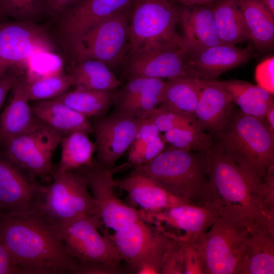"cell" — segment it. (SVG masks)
Here are the masks:
<instances>
[{"instance_id": "obj_33", "label": "cell", "mask_w": 274, "mask_h": 274, "mask_svg": "<svg viewBox=\"0 0 274 274\" xmlns=\"http://www.w3.org/2000/svg\"><path fill=\"white\" fill-rule=\"evenodd\" d=\"M113 91L75 88L55 99L87 117H99L114 104Z\"/></svg>"}, {"instance_id": "obj_21", "label": "cell", "mask_w": 274, "mask_h": 274, "mask_svg": "<svg viewBox=\"0 0 274 274\" xmlns=\"http://www.w3.org/2000/svg\"><path fill=\"white\" fill-rule=\"evenodd\" d=\"M234 103L229 93L217 80L200 79L196 121L212 136L225 127L232 113Z\"/></svg>"}, {"instance_id": "obj_41", "label": "cell", "mask_w": 274, "mask_h": 274, "mask_svg": "<svg viewBox=\"0 0 274 274\" xmlns=\"http://www.w3.org/2000/svg\"><path fill=\"white\" fill-rule=\"evenodd\" d=\"M25 273L0 238V274Z\"/></svg>"}, {"instance_id": "obj_19", "label": "cell", "mask_w": 274, "mask_h": 274, "mask_svg": "<svg viewBox=\"0 0 274 274\" xmlns=\"http://www.w3.org/2000/svg\"><path fill=\"white\" fill-rule=\"evenodd\" d=\"M165 85L163 79L128 78L126 84L115 93V113L138 118H147L160 105Z\"/></svg>"}, {"instance_id": "obj_2", "label": "cell", "mask_w": 274, "mask_h": 274, "mask_svg": "<svg viewBox=\"0 0 274 274\" xmlns=\"http://www.w3.org/2000/svg\"><path fill=\"white\" fill-rule=\"evenodd\" d=\"M0 238L25 273H75L56 222L37 208L0 213Z\"/></svg>"}, {"instance_id": "obj_34", "label": "cell", "mask_w": 274, "mask_h": 274, "mask_svg": "<svg viewBox=\"0 0 274 274\" xmlns=\"http://www.w3.org/2000/svg\"><path fill=\"white\" fill-rule=\"evenodd\" d=\"M161 136L165 144L185 151L209 153L213 144V136L206 132L196 121L167 131Z\"/></svg>"}, {"instance_id": "obj_27", "label": "cell", "mask_w": 274, "mask_h": 274, "mask_svg": "<svg viewBox=\"0 0 274 274\" xmlns=\"http://www.w3.org/2000/svg\"><path fill=\"white\" fill-rule=\"evenodd\" d=\"M66 70L75 89L113 91L121 84L108 65L95 59L71 61Z\"/></svg>"}, {"instance_id": "obj_31", "label": "cell", "mask_w": 274, "mask_h": 274, "mask_svg": "<svg viewBox=\"0 0 274 274\" xmlns=\"http://www.w3.org/2000/svg\"><path fill=\"white\" fill-rule=\"evenodd\" d=\"M212 11L220 43L235 46L248 40L236 0H219Z\"/></svg>"}, {"instance_id": "obj_39", "label": "cell", "mask_w": 274, "mask_h": 274, "mask_svg": "<svg viewBox=\"0 0 274 274\" xmlns=\"http://www.w3.org/2000/svg\"><path fill=\"white\" fill-rule=\"evenodd\" d=\"M160 132L154 123L149 118H140L134 138L128 149V155H132L148 143Z\"/></svg>"}, {"instance_id": "obj_47", "label": "cell", "mask_w": 274, "mask_h": 274, "mask_svg": "<svg viewBox=\"0 0 274 274\" xmlns=\"http://www.w3.org/2000/svg\"><path fill=\"white\" fill-rule=\"evenodd\" d=\"M2 213V211H1V209L0 208V213Z\"/></svg>"}, {"instance_id": "obj_35", "label": "cell", "mask_w": 274, "mask_h": 274, "mask_svg": "<svg viewBox=\"0 0 274 274\" xmlns=\"http://www.w3.org/2000/svg\"><path fill=\"white\" fill-rule=\"evenodd\" d=\"M72 86L66 73H58L28 80L26 93L29 101H41L56 98Z\"/></svg>"}, {"instance_id": "obj_1", "label": "cell", "mask_w": 274, "mask_h": 274, "mask_svg": "<svg viewBox=\"0 0 274 274\" xmlns=\"http://www.w3.org/2000/svg\"><path fill=\"white\" fill-rule=\"evenodd\" d=\"M203 205L248 228L274 231V178L264 181L242 167L213 137Z\"/></svg>"}, {"instance_id": "obj_16", "label": "cell", "mask_w": 274, "mask_h": 274, "mask_svg": "<svg viewBox=\"0 0 274 274\" xmlns=\"http://www.w3.org/2000/svg\"><path fill=\"white\" fill-rule=\"evenodd\" d=\"M139 121L140 118L114 113L96 121L93 127L98 163L114 167L131 146Z\"/></svg>"}, {"instance_id": "obj_9", "label": "cell", "mask_w": 274, "mask_h": 274, "mask_svg": "<svg viewBox=\"0 0 274 274\" xmlns=\"http://www.w3.org/2000/svg\"><path fill=\"white\" fill-rule=\"evenodd\" d=\"M133 6L107 17L68 48L71 61L98 60L111 70L123 66L129 52V26Z\"/></svg>"}, {"instance_id": "obj_7", "label": "cell", "mask_w": 274, "mask_h": 274, "mask_svg": "<svg viewBox=\"0 0 274 274\" xmlns=\"http://www.w3.org/2000/svg\"><path fill=\"white\" fill-rule=\"evenodd\" d=\"M108 237L133 273H160L175 239L140 219Z\"/></svg>"}, {"instance_id": "obj_26", "label": "cell", "mask_w": 274, "mask_h": 274, "mask_svg": "<svg viewBox=\"0 0 274 274\" xmlns=\"http://www.w3.org/2000/svg\"><path fill=\"white\" fill-rule=\"evenodd\" d=\"M274 273V231L261 226L248 228L242 274Z\"/></svg>"}, {"instance_id": "obj_17", "label": "cell", "mask_w": 274, "mask_h": 274, "mask_svg": "<svg viewBox=\"0 0 274 274\" xmlns=\"http://www.w3.org/2000/svg\"><path fill=\"white\" fill-rule=\"evenodd\" d=\"M187 58L188 52L184 47H172L128 55L123 66L128 78L145 77L168 80L191 75L188 70Z\"/></svg>"}, {"instance_id": "obj_36", "label": "cell", "mask_w": 274, "mask_h": 274, "mask_svg": "<svg viewBox=\"0 0 274 274\" xmlns=\"http://www.w3.org/2000/svg\"><path fill=\"white\" fill-rule=\"evenodd\" d=\"M45 13L43 0H0V20L10 18L37 23Z\"/></svg>"}, {"instance_id": "obj_3", "label": "cell", "mask_w": 274, "mask_h": 274, "mask_svg": "<svg viewBox=\"0 0 274 274\" xmlns=\"http://www.w3.org/2000/svg\"><path fill=\"white\" fill-rule=\"evenodd\" d=\"M133 172L157 183L186 203L202 206L209 184L208 153L168 147Z\"/></svg>"}, {"instance_id": "obj_12", "label": "cell", "mask_w": 274, "mask_h": 274, "mask_svg": "<svg viewBox=\"0 0 274 274\" xmlns=\"http://www.w3.org/2000/svg\"><path fill=\"white\" fill-rule=\"evenodd\" d=\"M62 134L37 119L27 130L3 143L7 158L30 177L46 178Z\"/></svg>"}, {"instance_id": "obj_42", "label": "cell", "mask_w": 274, "mask_h": 274, "mask_svg": "<svg viewBox=\"0 0 274 274\" xmlns=\"http://www.w3.org/2000/svg\"><path fill=\"white\" fill-rule=\"evenodd\" d=\"M24 70H13L0 78V114L6 98L18 76Z\"/></svg>"}, {"instance_id": "obj_8", "label": "cell", "mask_w": 274, "mask_h": 274, "mask_svg": "<svg viewBox=\"0 0 274 274\" xmlns=\"http://www.w3.org/2000/svg\"><path fill=\"white\" fill-rule=\"evenodd\" d=\"M102 223L93 217L56 221L64 244L71 255L80 266L95 265L106 273H121L122 259L108 237L98 230Z\"/></svg>"}, {"instance_id": "obj_24", "label": "cell", "mask_w": 274, "mask_h": 274, "mask_svg": "<svg viewBox=\"0 0 274 274\" xmlns=\"http://www.w3.org/2000/svg\"><path fill=\"white\" fill-rule=\"evenodd\" d=\"M179 22L183 35V45L187 51L220 44L212 8L185 7L178 10Z\"/></svg>"}, {"instance_id": "obj_14", "label": "cell", "mask_w": 274, "mask_h": 274, "mask_svg": "<svg viewBox=\"0 0 274 274\" xmlns=\"http://www.w3.org/2000/svg\"><path fill=\"white\" fill-rule=\"evenodd\" d=\"M151 222L182 244H192L210 228L218 215L206 206L183 203L155 213L141 212Z\"/></svg>"}, {"instance_id": "obj_10", "label": "cell", "mask_w": 274, "mask_h": 274, "mask_svg": "<svg viewBox=\"0 0 274 274\" xmlns=\"http://www.w3.org/2000/svg\"><path fill=\"white\" fill-rule=\"evenodd\" d=\"M37 209L56 221L83 217L99 219L95 200L81 171L57 170L52 183L45 188Z\"/></svg>"}, {"instance_id": "obj_37", "label": "cell", "mask_w": 274, "mask_h": 274, "mask_svg": "<svg viewBox=\"0 0 274 274\" xmlns=\"http://www.w3.org/2000/svg\"><path fill=\"white\" fill-rule=\"evenodd\" d=\"M147 118L154 123L160 133L186 126L196 121L183 115L159 107L153 110Z\"/></svg>"}, {"instance_id": "obj_38", "label": "cell", "mask_w": 274, "mask_h": 274, "mask_svg": "<svg viewBox=\"0 0 274 274\" xmlns=\"http://www.w3.org/2000/svg\"><path fill=\"white\" fill-rule=\"evenodd\" d=\"M165 143L158 135L134 154L128 156V161L134 167L146 164L160 154L165 147Z\"/></svg>"}, {"instance_id": "obj_25", "label": "cell", "mask_w": 274, "mask_h": 274, "mask_svg": "<svg viewBox=\"0 0 274 274\" xmlns=\"http://www.w3.org/2000/svg\"><path fill=\"white\" fill-rule=\"evenodd\" d=\"M30 106L37 119L62 135L76 131L94 132L88 117L56 99L36 101Z\"/></svg>"}, {"instance_id": "obj_15", "label": "cell", "mask_w": 274, "mask_h": 274, "mask_svg": "<svg viewBox=\"0 0 274 274\" xmlns=\"http://www.w3.org/2000/svg\"><path fill=\"white\" fill-rule=\"evenodd\" d=\"M136 0H80L60 17L58 32L66 49L79 41L99 22L133 6Z\"/></svg>"}, {"instance_id": "obj_13", "label": "cell", "mask_w": 274, "mask_h": 274, "mask_svg": "<svg viewBox=\"0 0 274 274\" xmlns=\"http://www.w3.org/2000/svg\"><path fill=\"white\" fill-rule=\"evenodd\" d=\"M122 166L108 167L93 162L81 168L95 200L98 217L115 231L143 219L141 212L124 203L115 192L113 175Z\"/></svg>"}, {"instance_id": "obj_4", "label": "cell", "mask_w": 274, "mask_h": 274, "mask_svg": "<svg viewBox=\"0 0 274 274\" xmlns=\"http://www.w3.org/2000/svg\"><path fill=\"white\" fill-rule=\"evenodd\" d=\"M243 168L266 181L274 167V132L265 117L241 111L231 114L227 124L212 136Z\"/></svg>"}, {"instance_id": "obj_28", "label": "cell", "mask_w": 274, "mask_h": 274, "mask_svg": "<svg viewBox=\"0 0 274 274\" xmlns=\"http://www.w3.org/2000/svg\"><path fill=\"white\" fill-rule=\"evenodd\" d=\"M200 79L186 75L168 79L158 107L196 120Z\"/></svg>"}, {"instance_id": "obj_11", "label": "cell", "mask_w": 274, "mask_h": 274, "mask_svg": "<svg viewBox=\"0 0 274 274\" xmlns=\"http://www.w3.org/2000/svg\"><path fill=\"white\" fill-rule=\"evenodd\" d=\"M55 46L46 27L37 23L0 22V78L13 70H23L36 54L52 53Z\"/></svg>"}, {"instance_id": "obj_46", "label": "cell", "mask_w": 274, "mask_h": 274, "mask_svg": "<svg viewBox=\"0 0 274 274\" xmlns=\"http://www.w3.org/2000/svg\"><path fill=\"white\" fill-rule=\"evenodd\" d=\"M266 9L274 16V0H259Z\"/></svg>"}, {"instance_id": "obj_43", "label": "cell", "mask_w": 274, "mask_h": 274, "mask_svg": "<svg viewBox=\"0 0 274 274\" xmlns=\"http://www.w3.org/2000/svg\"><path fill=\"white\" fill-rule=\"evenodd\" d=\"M80 0H43L46 13L60 17Z\"/></svg>"}, {"instance_id": "obj_5", "label": "cell", "mask_w": 274, "mask_h": 274, "mask_svg": "<svg viewBox=\"0 0 274 274\" xmlns=\"http://www.w3.org/2000/svg\"><path fill=\"white\" fill-rule=\"evenodd\" d=\"M179 21L170 0H136L129 22L128 55L184 47L177 31Z\"/></svg>"}, {"instance_id": "obj_23", "label": "cell", "mask_w": 274, "mask_h": 274, "mask_svg": "<svg viewBox=\"0 0 274 274\" xmlns=\"http://www.w3.org/2000/svg\"><path fill=\"white\" fill-rule=\"evenodd\" d=\"M115 185L126 191L131 200L144 210L143 213L157 212L186 203L150 178L133 171L125 178L115 181Z\"/></svg>"}, {"instance_id": "obj_32", "label": "cell", "mask_w": 274, "mask_h": 274, "mask_svg": "<svg viewBox=\"0 0 274 274\" xmlns=\"http://www.w3.org/2000/svg\"><path fill=\"white\" fill-rule=\"evenodd\" d=\"M88 134L83 131H76L61 138V158L58 170L74 171L92 165V156L96 146Z\"/></svg>"}, {"instance_id": "obj_6", "label": "cell", "mask_w": 274, "mask_h": 274, "mask_svg": "<svg viewBox=\"0 0 274 274\" xmlns=\"http://www.w3.org/2000/svg\"><path fill=\"white\" fill-rule=\"evenodd\" d=\"M248 228L218 216L208 231L189 244L194 248L201 273L242 274Z\"/></svg>"}, {"instance_id": "obj_40", "label": "cell", "mask_w": 274, "mask_h": 274, "mask_svg": "<svg viewBox=\"0 0 274 274\" xmlns=\"http://www.w3.org/2000/svg\"><path fill=\"white\" fill-rule=\"evenodd\" d=\"M255 77L257 85L273 95L274 57H268L256 67Z\"/></svg>"}, {"instance_id": "obj_30", "label": "cell", "mask_w": 274, "mask_h": 274, "mask_svg": "<svg viewBox=\"0 0 274 274\" xmlns=\"http://www.w3.org/2000/svg\"><path fill=\"white\" fill-rule=\"evenodd\" d=\"M217 82L229 93L233 103L246 114L264 118L268 110L274 106L273 95L257 85L237 80Z\"/></svg>"}, {"instance_id": "obj_45", "label": "cell", "mask_w": 274, "mask_h": 274, "mask_svg": "<svg viewBox=\"0 0 274 274\" xmlns=\"http://www.w3.org/2000/svg\"><path fill=\"white\" fill-rule=\"evenodd\" d=\"M265 118L271 130L274 132V106L271 107L267 112Z\"/></svg>"}, {"instance_id": "obj_44", "label": "cell", "mask_w": 274, "mask_h": 274, "mask_svg": "<svg viewBox=\"0 0 274 274\" xmlns=\"http://www.w3.org/2000/svg\"><path fill=\"white\" fill-rule=\"evenodd\" d=\"M187 6H201L211 4L215 0H173Z\"/></svg>"}, {"instance_id": "obj_20", "label": "cell", "mask_w": 274, "mask_h": 274, "mask_svg": "<svg viewBox=\"0 0 274 274\" xmlns=\"http://www.w3.org/2000/svg\"><path fill=\"white\" fill-rule=\"evenodd\" d=\"M188 52V67L191 75L211 80L224 72L246 63L251 51L236 46L220 43Z\"/></svg>"}, {"instance_id": "obj_29", "label": "cell", "mask_w": 274, "mask_h": 274, "mask_svg": "<svg viewBox=\"0 0 274 274\" xmlns=\"http://www.w3.org/2000/svg\"><path fill=\"white\" fill-rule=\"evenodd\" d=\"M242 12L248 40L260 50L273 46L274 17L259 0H236Z\"/></svg>"}, {"instance_id": "obj_22", "label": "cell", "mask_w": 274, "mask_h": 274, "mask_svg": "<svg viewBox=\"0 0 274 274\" xmlns=\"http://www.w3.org/2000/svg\"><path fill=\"white\" fill-rule=\"evenodd\" d=\"M29 77L25 72L14 84L8 101L0 114V144L29 129L37 121L26 93Z\"/></svg>"}, {"instance_id": "obj_18", "label": "cell", "mask_w": 274, "mask_h": 274, "mask_svg": "<svg viewBox=\"0 0 274 274\" xmlns=\"http://www.w3.org/2000/svg\"><path fill=\"white\" fill-rule=\"evenodd\" d=\"M45 188L32 181L7 158L0 157V208L2 213L37 209Z\"/></svg>"}]
</instances>
